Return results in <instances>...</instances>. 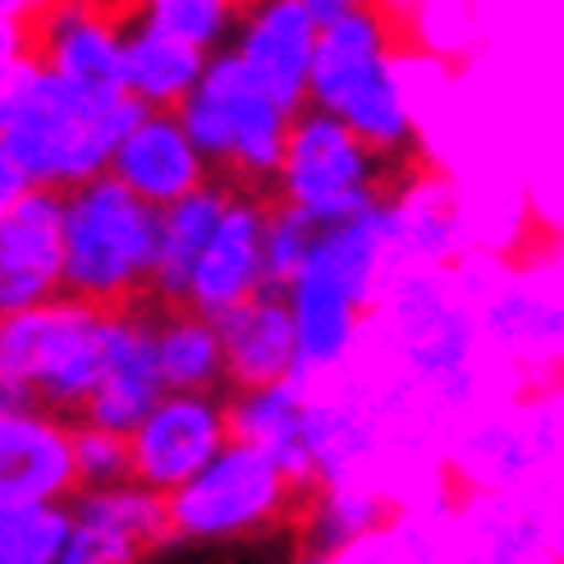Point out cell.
<instances>
[{
  "label": "cell",
  "mask_w": 564,
  "mask_h": 564,
  "mask_svg": "<svg viewBox=\"0 0 564 564\" xmlns=\"http://www.w3.org/2000/svg\"><path fill=\"white\" fill-rule=\"evenodd\" d=\"M303 409H307V390L294 381L267 390H239L225 400V427H230L235 445L262 449L307 505L317 496V468L303 445Z\"/></svg>",
  "instance_id": "cell-18"
},
{
  "label": "cell",
  "mask_w": 564,
  "mask_h": 564,
  "mask_svg": "<svg viewBox=\"0 0 564 564\" xmlns=\"http://www.w3.org/2000/svg\"><path fill=\"white\" fill-rule=\"evenodd\" d=\"M386 220L400 271H449L473 252L464 197L436 171H404L386 193Z\"/></svg>",
  "instance_id": "cell-13"
},
{
  "label": "cell",
  "mask_w": 564,
  "mask_h": 564,
  "mask_svg": "<svg viewBox=\"0 0 564 564\" xmlns=\"http://www.w3.org/2000/svg\"><path fill=\"white\" fill-rule=\"evenodd\" d=\"M133 10L106 6H37L33 10V61L88 93H129L124 46Z\"/></svg>",
  "instance_id": "cell-9"
},
{
  "label": "cell",
  "mask_w": 564,
  "mask_h": 564,
  "mask_svg": "<svg viewBox=\"0 0 564 564\" xmlns=\"http://www.w3.org/2000/svg\"><path fill=\"white\" fill-rule=\"evenodd\" d=\"M532 523H538V538L551 564H564V477L538 487L532 496H523Z\"/></svg>",
  "instance_id": "cell-30"
},
{
  "label": "cell",
  "mask_w": 564,
  "mask_h": 564,
  "mask_svg": "<svg viewBox=\"0 0 564 564\" xmlns=\"http://www.w3.org/2000/svg\"><path fill=\"white\" fill-rule=\"evenodd\" d=\"M78 491L69 427L42 409L0 417V510H37Z\"/></svg>",
  "instance_id": "cell-17"
},
{
  "label": "cell",
  "mask_w": 564,
  "mask_h": 564,
  "mask_svg": "<svg viewBox=\"0 0 564 564\" xmlns=\"http://www.w3.org/2000/svg\"><path fill=\"white\" fill-rule=\"evenodd\" d=\"M317 37L322 28L313 19V0H271L239 14L235 61L258 88L290 116L307 110V83H313V61H317Z\"/></svg>",
  "instance_id": "cell-12"
},
{
  "label": "cell",
  "mask_w": 564,
  "mask_h": 564,
  "mask_svg": "<svg viewBox=\"0 0 564 564\" xmlns=\"http://www.w3.org/2000/svg\"><path fill=\"white\" fill-rule=\"evenodd\" d=\"M313 19L322 37L313 83H307V110L345 124L381 161L400 156L413 143V110L394 65V19L345 0H313Z\"/></svg>",
  "instance_id": "cell-1"
},
{
  "label": "cell",
  "mask_w": 564,
  "mask_h": 564,
  "mask_svg": "<svg viewBox=\"0 0 564 564\" xmlns=\"http://www.w3.org/2000/svg\"><path fill=\"white\" fill-rule=\"evenodd\" d=\"M33 409H37L33 390L19 386V381H6V377H0V417H6V413H33Z\"/></svg>",
  "instance_id": "cell-33"
},
{
  "label": "cell",
  "mask_w": 564,
  "mask_h": 564,
  "mask_svg": "<svg viewBox=\"0 0 564 564\" xmlns=\"http://www.w3.org/2000/svg\"><path fill=\"white\" fill-rule=\"evenodd\" d=\"M69 542V510H0V564H61Z\"/></svg>",
  "instance_id": "cell-25"
},
{
  "label": "cell",
  "mask_w": 564,
  "mask_h": 564,
  "mask_svg": "<svg viewBox=\"0 0 564 564\" xmlns=\"http://www.w3.org/2000/svg\"><path fill=\"white\" fill-rule=\"evenodd\" d=\"M33 10L37 6H14V0H0V78H6L19 61L33 55Z\"/></svg>",
  "instance_id": "cell-31"
},
{
  "label": "cell",
  "mask_w": 564,
  "mask_h": 564,
  "mask_svg": "<svg viewBox=\"0 0 564 564\" xmlns=\"http://www.w3.org/2000/svg\"><path fill=\"white\" fill-rule=\"evenodd\" d=\"M216 330L225 354V381L235 390H267L294 381L299 340L285 294H258L252 303L235 307L230 317H220Z\"/></svg>",
  "instance_id": "cell-19"
},
{
  "label": "cell",
  "mask_w": 564,
  "mask_h": 564,
  "mask_svg": "<svg viewBox=\"0 0 564 564\" xmlns=\"http://www.w3.org/2000/svg\"><path fill=\"white\" fill-rule=\"evenodd\" d=\"M148 551L133 546L129 538L110 528H97V523H83L69 514V542L61 551V564H138Z\"/></svg>",
  "instance_id": "cell-29"
},
{
  "label": "cell",
  "mask_w": 564,
  "mask_h": 564,
  "mask_svg": "<svg viewBox=\"0 0 564 564\" xmlns=\"http://www.w3.org/2000/svg\"><path fill=\"white\" fill-rule=\"evenodd\" d=\"M143 23L193 51L212 55L216 46L235 42L239 10L225 6V0H152V6H143Z\"/></svg>",
  "instance_id": "cell-24"
},
{
  "label": "cell",
  "mask_w": 564,
  "mask_h": 564,
  "mask_svg": "<svg viewBox=\"0 0 564 564\" xmlns=\"http://www.w3.org/2000/svg\"><path fill=\"white\" fill-rule=\"evenodd\" d=\"M33 193V180L23 175V165L14 161V152L6 148V138H0V220H6L23 197Z\"/></svg>",
  "instance_id": "cell-32"
},
{
  "label": "cell",
  "mask_w": 564,
  "mask_h": 564,
  "mask_svg": "<svg viewBox=\"0 0 564 564\" xmlns=\"http://www.w3.org/2000/svg\"><path fill=\"white\" fill-rule=\"evenodd\" d=\"M230 197H235V184L212 180L207 188H197L193 197H184V203L161 212L152 290H148L152 307H184L193 271H197V262H203L212 235L220 230L225 212H230Z\"/></svg>",
  "instance_id": "cell-20"
},
{
  "label": "cell",
  "mask_w": 564,
  "mask_h": 564,
  "mask_svg": "<svg viewBox=\"0 0 564 564\" xmlns=\"http://www.w3.org/2000/svg\"><path fill=\"white\" fill-rule=\"evenodd\" d=\"M69 514L83 519V523L120 532V538H129L133 546H143V551H156L161 542L175 538V532H171V505H165V496L138 487V482L106 487V491H83Z\"/></svg>",
  "instance_id": "cell-23"
},
{
  "label": "cell",
  "mask_w": 564,
  "mask_h": 564,
  "mask_svg": "<svg viewBox=\"0 0 564 564\" xmlns=\"http://www.w3.org/2000/svg\"><path fill=\"white\" fill-rule=\"evenodd\" d=\"M230 445L225 404L216 394H165L148 422L129 436L133 482L156 496H175Z\"/></svg>",
  "instance_id": "cell-11"
},
{
  "label": "cell",
  "mask_w": 564,
  "mask_h": 564,
  "mask_svg": "<svg viewBox=\"0 0 564 564\" xmlns=\"http://www.w3.org/2000/svg\"><path fill=\"white\" fill-rule=\"evenodd\" d=\"M381 156L330 116L303 110L294 116L285 165L275 180V203L299 212L307 225L330 230L386 203Z\"/></svg>",
  "instance_id": "cell-7"
},
{
  "label": "cell",
  "mask_w": 564,
  "mask_h": 564,
  "mask_svg": "<svg viewBox=\"0 0 564 564\" xmlns=\"http://www.w3.org/2000/svg\"><path fill=\"white\" fill-rule=\"evenodd\" d=\"M207 65H212V55L156 33V28L143 23V10H133L129 46H124V74H129L133 101H143L148 110H180L197 93Z\"/></svg>",
  "instance_id": "cell-21"
},
{
  "label": "cell",
  "mask_w": 564,
  "mask_h": 564,
  "mask_svg": "<svg viewBox=\"0 0 564 564\" xmlns=\"http://www.w3.org/2000/svg\"><path fill=\"white\" fill-rule=\"evenodd\" d=\"M156 368L165 394H212L225 381L216 322L188 307H156Z\"/></svg>",
  "instance_id": "cell-22"
},
{
  "label": "cell",
  "mask_w": 564,
  "mask_h": 564,
  "mask_svg": "<svg viewBox=\"0 0 564 564\" xmlns=\"http://www.w3.org/2000/svg\"><path fill=\"white\" fill-rule=\"evenodd\" d=\"M165 505H171V532L193 542L243 538V532L303 514V500L290 487V477L262 449H248L235 441L188 487L165 496Z\"/></svg>",
  "instance_id": "cell-8"
},
{
  "label": "cell",
  "mask_w": 564,
  "mask_h": 564,
  "mask_svg": "<svg viewBox=\"0 0 564 564\" xmlns=\"http://www.w3.org/2000/svg\"><path fill=\"white\" fill-rule=\"evenodd\" d=\"M165 400V381L156 368V307L138 303L106 317V358L93 400L83 404V427H101L116 436H133L148 413Z\"/></svg>",
  "instance_id": "cell-10"
},
{
  "label": "cell",
  "mask_w": 564,
  "mask_h": 564,
  "mask_svg": "<svg viewBox=\"0 0 564 564\" xmlns=\"http://www.w3.org/2000/svg\"><path fill=\"white\" fill-rule=\"evenodd\" d=\"M110 180H120L148 207L165 212L193 197L197 188H207L216 175L203 152L193 148L175 110H148L143 124L124 138L116 161H110Z\"/></svg>",
  "instance_id": "cell-16"
},
{
  "label": "cell",
  "mask_w": 564,
  "mask_h": 564,
  "mask_svg": "<svg viewBox=\"0 0 564 564\" xmlns=\"http://www.w3.org/2000/svg\"><path fill=\"white\" fill-rule=\"evenodd\" d=\"M106 313L83 299H51L0 322V377L33 390L51 417H78L101 381Z\"/></svg>",
  "instance_id": "cell-6"
},
{
  "label": "cell",
  "mask_w": 564,
  "mask_h": 564,
  "mask_svg": "<svg viewBox=\"0 0 564 564\" xmlns=\"http://www.w3.org/2000/svg\"><path fill=\"white\" fill-rule=\"evenodd\" d=\"M413 28L432 55H464L477 42V14L468 6H422L413 10Z\"/></svg>",
  "instance_id": "cell-28"
},
{
  "label": "cell",
  "mask_w": 564,
  "mask_h": 564,
  "mask_svg": "<svg viewBox=\"0 0 564 564\" xmlns=\"http://www.w3.org/2000/svg\"><path fill=\"white\" fill-rule=\"evenodd\" d=\"M267 212H271V197L235 188L230 212H225L220 230L212 235L203 262L193 271V285L184 299L188 313L220 322V317H230L235 307L267 294V262H262Z\"/></svg>",
  "instance_id": "cell-15"
},
{
  "label": "cell",
  "mask_w": 564,
  "mask_h": 564,
  "mask_svg": "<svg viewBox=\"0 0 564 564\" xmlns=\"http://www.w3.org/2000/svg\"><path fill=\"white\" fill-rule=\"evenodd\" d=\"M161 212L120 180H93L65 193V294L120 313L148 303Z\"/></svg>",
  "instance_id": "cell-3"
},
{
  "label": "cell",
  "mask_w": 564,
  "mask_h": 564,
  "mask_svg": "<svg viewBox=\"0 0 564 564\" xmlns=\"http://www.w3.org/2000/svg\"><path fill=\"white\" fill-rule=\"evenodd\" d=\"M65 294V193L33 188L0 220V322Z\"/></svg>",
  "instance_id": "cell-14"
},
{
  "label": "cell",
  "mask_w": 564,
  "mask_h": 564,
  "mask_svg": "<svg viewBox=\"0 0 564 564\" xmlns=\"http://www.w3.org/2000/svg\"><path fill=\"white\" fill-rule=\"evenodd\" d=\"M473 299L482 345L500 372L538 386L564 381V294L551 275L528 262H505L500 252H468L455 267Z\"/></svg>",
  "instance_id": "cell-4"
},
{
  "label": "cell",
  "mask_w": 564,
  "mask_h": 564,
  "mask_svg": "<svg viewBox=\"0 0 564 564\" xmlns=\"http://www.w3.org/2000/svg\"><path fill=\"white\" fill-rule=\"evenodd\" d=\"M175 116H180L184 133L193 138V148L212 165L216 180L248 188V193L275 188L280 165H285L294 116L280 110L258 83L243 74L235 51L212 55L197 93L175 110Z\"/></svg>",
  "instance_id": "cell-5"
},
{
  "label": "cell",
  "mask_w": 564,
  "mask_h": 564,
  "mask_svg": "<svg viewBox=\"0 0 564 564\" xmlns=\"http://www.w3.org/2000/svg\"><path fill=\"white\" fill-rule=\"evenodd\" d=\"M69 449H74L78 491H106V487L133 482V449H129V436H116V432L69 422Z\"/></svg>",
  "instance_id": "cell-27"
},
{
  "label": "cell",
  "mask_w": 564,
  "mask_h": 564,
  "mask_svg": "<svg viewBox=\"0 0 564 564\" xmlns=\"http://www.w3.org/2000/svg\"><path fill=\"white\" fill-rule=\"evenodd\" d=\"M532 258H538V267L551 275V285L564 294V235H555L542 252H532Z\"/></svg>",
  "instance_id": "cell-34"
},
{
  "label": "cell",
  "mask_w": 564,
  "mask_h": 564,
  "mask_svg": "<svg viewBox=\"0 0 564 564\" xmlns=\"http://www.w3.org/2000/svg\"><path fill=\"white\" fill-rule=\"evenodd\" d=\"M317 225H307L299 212L280 207L271 197V212H267V239H262V262H267V290L271 294H285L294 280L303 275L307 258H313V243H317Z\"/></svg>",
  "instance_id": "cell-26"
},
{
  "label": "cell",
  "mask_w": 564,
  "mask_h": 564,
  "mask_svg": "<svg viewBox=\"0 0 564 564\" xmlns=\"http://www.w3.org/2000/svg\"><path fill=\"white\" fill-rule=\"evenodd\" d=\"M143 116L148 106L129 93H88L42 69L0 138L33 188L74 193L110 175V161Z\"/></svg>",
  "instance_id": "cell-2"
}]
</instances>
